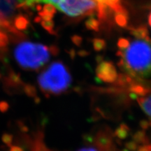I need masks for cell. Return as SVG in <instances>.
<instances>
[{"label":"cell","mask_w":151,"mask_h":151,"mask_svg":"<svg viewBox=\"0 0 151 151\" xmlns=\"http://www.w3.org/2000/svg\"><path fill=\"white\" fill-rule=\"evenodd\" d=\"M96 60H97V63H99V62H101L103 61V58L101 56L98 55L97 58H96Z\"/></svg>","instance_id":"obj_35"},{"label":"cell","mask_w":151,"mask_h":151,"mask_svg":"<svg viewBox=\"0 0 151 151\" xmlns=\"http://www.w3.org/2000/svg\"><path fill=\"white\" fill-rule=\"evenodd\" d=\"M96 146L101 151H112V137L107 132L100 131L95 136L94 139Z\"/></svg>","instance_id":"obj_7"},{"label":"cell","mask_w":151,"mask_h":151,"mask_svg":"<svg viewBox=\"0 0 151 151\" xmlns=\"http://www.w3.org/2000/svg\"><path fill=\"white\" fill-rule=\"evenodd\" d=\"M95 71L97 78L100 81L110 84L114 83L118 75L116 68L112 62L104 60L98 63Z\"/></svg>","instance_id":"obj_5"},{"label":"cell","mask_w":151,"mask_h":151,"mask_svg":"<svg viewBox=\"0 0 151 151\" xmlns=\"http://www.w3.org/2000/svg\"><path fill=\"white\" fill-rule=\"evenodd\" d=\"M83 139L85 141H87V142H88V143H92V141H94L93 137H92L90 134H84Z\"/></svg>","instance_id":"obj_29"},{"label":"cell","mask_w":151,"mask_h":151,"mask_svg":"<svg viewBox=\"0 0 151 151\" xmlns=\"http://www.w3.org/2000/svg\"><path fill=\"white\" fill-rule=\"evenodd\" d=\"M124 146H125V148L129 151H136L138 148L137 143H136L133 141H128L124 144Z\"/></svg>","instance_id":"obj_23"},{"label":"cell","mask_w":151,"mask_h":151,"mask_svg":"<svg viewBox=\"0 0 151 151\" xmlns=\"http://www.w3.org/2000/svg\"><path fill=\"white\" fill-rule=\"evenodd\" d=\"M100 24H101V22L99 20L94 18V17H90L89 18L87 19L86 22H85V25H86L87 29L96 32L99 30Z\"/></svg>","instance_id":"obj_14"},{"label":"cell","mask_w":151,"mask_h":151,"mask_svg":"<svg viewBox=\"0 0 151 151\" xmlns=\"http://www.w3.org/2000/svg\"><path fill=\"white\" fill-rule=\"evenodd\" d=\"M92 46L94 50L99 52L103 50L104 49L106 46V43L102 39H99V38H95L92 40Z\"/></svg>","instance_id":"obj_17"},{"label":"cell","mask_w":151,"mask_h":151,"mask_svg":"<svg viewBox=\"0 0 151 151\" xmlns=\"http://www.w3.org/2000/svg\"><path fill=\"white\" fill-rule=\"evenodd\" d=\"M18 126L19 127H20V129H21V131H22L23 132H28V130H29L27 126H26L24 123H22V122H18Z\"/></svg>","instance_id":"obj_28"},{"label":"cell","mask_w":151,"mask_h":151,"mask_svg":"<svg viewBox=\"0 0 151 151\" xmlns=\"http://www.w3.org/2000/svg\"><path fill=\"white\" fill-rule=\"evenodd\" d=\"M14 58L22 69L37 71L43 67L50 60L49 46L39 43L23 41L14 49Z\"/></svg>","instance_id":"obj_3"},{"label":"cell","mask_w":151,"mask_h":151,"mask_svg":"<svg viewBox=\"0 0 151 151\" xmlns=\"http://www.w3.org/2000/svg\"><path fill=\"white\" fill-rule=\"evenodd\" d=\"M148 122L146 121V120H141V121L140 122V126L142 128V129H148Z\"/></svg>","instance_id":"obj_31"},{"label":"cell","mask_w":151,"mask_h":151,"mask_svg":"<svg viewBox=\"0 0 151 151\" xmlns=\"http://www.w3.org/2000/svg\"><path fill=\"white\" fill-rule=\"evenodd\" d=\"M54 6L69 17L92 16L97 12L94 0H57Z\"/></svg>","instance_id":"obj_4"},{"label":"cell","mask_w":151,"mask_h":151,"mask_svg":"<svg viewBox=\"0 0 151 151\" xmlns=\"http://www.w3.org/2000/svg\"><path fill=\"white\" fill-rule=\"evenodd\" d=\"M9 151H23L21 147L18 146H11L9 149Z\"/></svg>","instance_id":"obj_32"},{"label":"cell","mask_w":151,"mask_h":151,"mask_svg":"<svg viewBox=\"0 0 151 151\" xmlns=\"http://www.w3.org/2000/svg\"><path fill=\"white\" fill-rule=\"evenodd\" d=\"M56 14V8L50 4H46L39 11H38V16L35 18L36 22H40L41 20H52Z\"/></svg>","instance_id":"obj_8"},{"label":"cell","mask_w":151,"mask_h":151,"mask_svg":"<svg viewBox=\"0 0 151 151\" xmlns=\"http://www.w3.org/2000/svg\"><path fill=\"white\" fill-rule=\"evenodd\" d=\"M134 83L133 78L126 73H120L118 75L114 84L120 87H127L131 86Z\"/></svg>","instance_id":"obj_10"},{"label":"cell","mask_w":151,"mask_h":151,"mask_svg":"<svg viewBox=\"0 0 151 151\" xmlns=\"http://www.w3.org/2000/svg\"><path fill=\"white\" fill-rule=\"evenodd\" d=\"M1 73H0V80H1Z\"/></svg>","instance_id":"obj_37"},{"label":"cell","mask_w":151,"mask_h":151,"mask_svg":"<svg viewBox=\"0 0 151 151\" xmlns=\"http://www.w3.org/2000/svg\"><path fill=\"white\" fill-rule=\"evenodd\" d=\"M38 83L41 92L47 97L60 95L67 91L72 82L71 75L61 62H52L39 75Z\"/></svg>","instance_id":"obj_2"},{"label":"cell","mask_w":151,"mask_h":151,"mask_svg":"<svg viewBox=\"0 0 151 151\" xmlns=\"http://www.w3.org/2000/svg\"><path fill=\"white\" fill-rule=\"evenodd\" d=\"M13 140H14V137L9 133H4L1 136V141L6 146L8 147H11L12 146Z\"/></svg>","instance_id":"obj_21"},{"label":"cell","mask_w":151,"mask_h":151,"mask_svg":"<svg viewBox=\"0 0 151 151\" xmlns=\"http://www.w3.org/2000/svg\"><path fill=\"white\" fill-rule=\"evenodd\" d=\"M9 38L4 31L0 29V49H4L8 46Z\"/></svg>","instance_id":"obj_20"},{"label":"cell","mask_w":151,"mask_h":151,"mask_svg":"<svg viewBox=\"0 0 151 151\" xmlns=\"http://www.w3.org/2000/svg\"><path fill=\"white\" fill-rule=\"evenodd\" d=\"M148 22H149V24H150V27H151V13L150 14V16H149Z\"/></svg>","instance_id":"obj_36"},{"label":"cell","mask_w":151,"mask_h":151,"mask_svg":"<svg viewBox=\"0 0 151 151\" xmlns=\"http://www.w3.org/2000/svg\"><path fill=\"white\" fill-rule=\"evenodd\" d=\"M137 151H151V145L140 146L139 148H137Z\"/></svg>","instance_id":"obj_26"},{"label":"cell","mask_w":151,"mask_h":151,"mask_svg":"<svg viewBox=\"0 0 151 151\" xmlns=\"http://www.w3.org/2000/svg\"><path fill=\"white\" fill-rule=\"evenodd\" d=\"M115 20L120 27H124L127 24L128 14L127 11L117 13L115 14Z\"/></svg>","instance_id":"obj_15"},{"label":"cell","mask_w":151,"mask_h":151,"mask_svg":"<svg viewBox=\"0 0 151 151\" xmlns=\"http://www.w3.org/2000/svg\"><path fill=\"white\" fill-rule=\"evenodd\" d=\"M71 41L76 46H81L83 42V38L78 35H73L71 37Z\"/></svg>","instance_id":"obj_25"},{"label":"cell","mask_w":151,"mask_h":151,"mask_svg":"<svg viewBox=\"0 0 151 151\" xmlns=\"http://www.w3.org/2000/svg\"><path fill=\"white\" fill-rule=\"evenodd\" d=\"M39 23H41V26L43 27V29H46L50 34H51V35H55V31L54 30L55 23L52 20H41Z\"/></svg>","instance_id":"obj_18"},{"label":"cell","mask_w":151,"mask_h":151,"mask_svg":"<svg viewBox=\"0 0 151 151\" xmlns=\"http://www.w3.org/2000/svg\"><path fill=\"white\" fill-rule=\"evenodd\" d=\"M77 53H78V56L82 57V58H84V57H87L88 55H89L90 52L86 50H78Z\"/></svg>","instance_id":"obj_27"},{"label":"cell","mask_w":151,"mask_h":151,"mask_svg":"<svg viewBox=\"0 0 151 151\" xmlns=\"http://www.w3.org/2000/svg\"><path fill=\"white\" fill-rule=\"evenodd\" d=\"M132 140L136 143H146V134L142 131H138L132 136Z\"/></svg>","instance_id":"obj_19"},{"label":"cell","mask_w":151,"mask_h":151,"mask_svg":"<svg viewBox=\"0 0 151 151\" xmlns=\"http://www.w3.org/2000/svg\"><path fill=\"white\" fill-rule=\"evenodd\" d=\"M117 55L121 58L118 66L124 73L136 78L151 76V39L149 37L136 39L125 49L119 50Z\"/></svg>","instance_id":"obj_1"},{"label":"cell","mask_w":151,"mask_h":151,"mask_svg":"<svg viewBox=\"0 0 151 151\" xmlns=\"http://www.w3.org/2000/svg\"><path fill=\"white\" fill-rule=\"evenodd\" d=\"M14 27L19 31L24 30L28 27L29 25V21L28 19L22 16V15H18L14 19Z\"/></svg>","instance_id":"obj_12"},{"label":"cell","mask_w":151,"mask_h":151,"mask_svg":"<svg viewBox=\"0 0 151 151\" xmlns=\"http://www.w3.org/2000/svg\"><path fill=\"white\" fill-rule=\"evenodd\" d=\"M17 9L24 10L34 9L38 4H40V0H16Z\"/></svg>","instance_id":"obj_11"},{"label":"cell","mask_w":151,"mask_h":151,"mask_svg":"<svg viewBox=\"0 0 151 151\" xmlns=\"http://www.w3.org/2000/svg\"><path fill=\"white\" fill-rule=\"evenodd\" d=\"M23 88H22V90H23L24 93L27 96V97H31V98H35L37 96V89H36L35 86H34L33 85L31 84H24Z\"/></svg>","instance_id":"obj_16"},{"label":"cell","mask_w":151,"mask_h":151,"mask_svg":"<svg viewBox=\"0 0 151 151\" xmlns=\"http://www.w3.org/2000/svg\"><path fill=\"white\" fill-rule=\"evenodd\" d=\"M98 4L97 16L100 20H105L108 14V10L111 9L115 14L126 11L120 4V0H94Z\"/></svg>","instance_id":"obj_6"},{"label":"cell","mask_w":151,"mask_h":151,"mask_svg":"<svg viewBox=\"0 0 151 151\" xmlns=\"http://www.w3.org/2000/svg\"><path fill=\"white\" fill-rule=\"evenodd\" d=\"M34 102H35L36 104H39V103L41 102V99L38 96L34 98Z\"/></svg>","instance_id":"obj_34"},{"label":"cell","mask_w":151,"mask_h":151,"mask_svg":"<svg viewBox=\"0 0 151 151\" xmlns=\"http://www.w3.org/2000/svg\"><path fill=\"white\" fill-rule=\"evenodd\" d=\"M10 108V105L6 101H0V112L6 113Z\"/></svg>","instance_id":"obj_24"},{"label":"cell","mask_w":151,"mask_h":151,"mask_svg":"<svg viewBox=\"0 0 151 151\" xmlns=\"http://www.w3.org/2000/svg\"><path fill=\"white\" fill-rule=\"evenodd\" d=\"M68 52H69V56H70V58L72 60L74 59L75 57L76 56V50H73V49H71V50H69V51Z\"/></svg>","instance_id":"obj_33"},{"label":"cell","mask_w":151,"mask_h":151,"mask_svg":"<svg viewBox=\"0 0 151 151\" xmlns=\"http://www.w3.org/2000/svg\"><path fill=\"white\" fill-rule=\"evenodd\" d=\"M129 40L125 38H120L118 41V47L119 50H124L127 47L129 46Z\"/></svg>","instance_id":"obj_22"},{"label":"cell","mask_w":151,"mask_h":151,"mask_svg":"<svg viewBox=\"0 0 151 151\" xmlns=\"http://www.w3.org/2000/svg\"><path fill=\"white\" fill-rule=\"evenodd\" d=\"M77 151H98L97 149L93 147H85V148H80Z\"/></svg>","instance_id":"obj_30"},{"label":"cell","mask_w":151,"mask_h":151,"mask_svg":"<svg viewBox=\"0 0 151 151\" xmlns=\"http://www.w3.org/2000/svg\"><path fill=\"white\" fill-rule=\"evenodd\" d=\"M130 34L137 39H146L148 36V31L146 26H139L138 27L130 28Z\"/></svg>","instance_id":"obj_9"},{"label":"cell","mask_w":151,"mask_h":151,"mask_svg":"<svg viewBox=\"0 0 151 151\" xmlns=\"http://www.w3.org/2000/svg\"><path fill=\"white\" fill-rule=\"evenodd\" d=\"M129 127L127 124L125 123H122L120 124L118 127L116 128V129L114 132V135L118 139H120V140H124V139H127L129 136Z\"/></svg>","instance_id":"obj_13"}]
</instances>
